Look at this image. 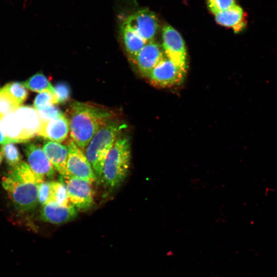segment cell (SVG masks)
<instances>
[{
	"instance_id": "22",
	"label": "cell",
	"mask_w": 277,
	"mask_h": 277,
	"mask_svg": "<svg viewBox=\"0 0 277 277\" xmlns=\"http://www.w3.org/2000/svg\"><path fill=\"white\" fill-rule=\"evenodd\" d=\"M21 105L28 96V92L23 83L15 82L9 83L3 88Z\"/></svg>"
},
{
	"instance_id": "6",
	"label": "cell",
	"mask_w": 277,
	"mask_h": 277,
	"mask_svg": "<svg viewBox=\"0 0 277 277\" xmlns=\"http://www.w3.org/2000/svg\"><path fill=\"white\" fill-rule=\"evenodd\" d=\"M187 71L165 56L152 70L148 76L150 82L160 87H170L181 84Z\"/></svg>"
},
{
	"instance_id": "17",
	"label": "cell",
	"mask_w": 277,
	"mask_h": 277,
	"mask_svg": "<svg viewBox=\"0 0 277 277\" xmlns=\"http://www.w3.org/2000/svg\"><path fill=\"white\" fill-rule=\"evenodd\" d=\"M0 128L4 135L15 143L26 142L29 141L14 112L0 116Z\"/></svg>"
},
{
	"instance_id": "2",
	"label": "cell",
	"mask_w": 277,
	"mask_h": 277,
	"mask_svg": "<svg viewBox=\"0 0 277 277\" xmlns=\"http://www.w3.org/2000/svg\"><path fill=\"white\" fill-rule=\"evenodd\" d=\"M42 182L24 161L11 168L2 179L3 188L16 208L22 212L30 211L37 206L38 187Z\"/></svg>"
},
{
	"instance_id": "28",
	"label": "cell",
	"mask_w": 277,
	"mask_h": 277,
	"mask_svg": "<svg viewBox=\"0 0 277 277\" xmlns=\"http://www.w3.org/2000/svg\"><path fill=\"white\" fill-rule=\"evenodd\" d=\"M54 88L58 103H64L69 99L70 90L68 84L64 82H60L56 84Z\"/></svg>"
},
{
	"instance_id": "30",
	"label": "cell",
	"mask_w": 277,
	"mask_h": 277,
	"mask_svg": "<svg viewBox=\"0 0 277 277\" xmlns=\"http://www.w3.org/2000/svg\"><path fill=\"white\" fill-rule=\"evenodd\" d=\"M3 159V156L2 155L1 152L0 151V165L2 162Z\"/></svg>"
},
{
	"instance_id": "24",
	"label": "cell",
	"mask_w": 277,
	"mask_h": 277,
	"mask_svg": "<svg viewBox=\"0 0 277 277\" xmlns=\"http://www.w3.org/2000/svg\"><path fill=\"white\" fill-rule=\"evenodd\" d=\"M58 104V100L55 94L50 91H44L39 93L35 98L33 106L38 110L45 107Z\"/></svg>"
},
{
	"instance_id": "12",
	"label": "cell",
	"mask_w": 277,
	"mask_h": 277,
	"mask_svg": "<svg viewBox=\"0 0 277 277\" xmlns=\"http://www.w3.org/2000/svg\"><path fill=\"white\" fill-rule=\"evenodd\" d=\"M77 215V209L71 203L67 206H63L50 202L42 206L40 219L47 223L61 225L73 220Z\"/></svg>"
},
{
	"instance_id": "5",
	"label": "cell",
	"mask_w": 277,
	"mask_h": 277,
	"mask_svg": "<svg viewBox=\"0 0 277 277\" xmlns=\"http://www.w3.org/2000/svg\"><path fill=\"white\" fill-rule=\"evenodd\" d=\"M162 46L165 56L182 69L187 71L185 44L180 33L171 26L165 25L162 31Z\"/></svg>"
},
{
	"instance_id": "27",
	"label": "cell",
	"mask_w": 277,
	"mask_h": 277,
	"mask_svg": "<svg viewBox=\"0 0 277 277\" xmlns=\"http://www.w3.org/2000/svg\"><path fill=\"white\" fill-rule=\"evenodd\" d=\"M51 181H44L41 183L38 187V203L43 206L49 201L51 192Z\"/></svg>"
},
{
	"instance_id": "29",
	"label": "cell",
	"mask_w": 277,
	"mask_h": 277,
	"mask_svg": "<svg viewBox=\"0 0 277 277\" xmlns=\"http://www.w3.org/2000/svg\"><path fill=\"white\" fill-rule=\"evenodd\" d=\"M11 142L14 143L4 135L0 128V145H4Z\"/></svg>"
},
{
	"instance_id": "31",
	"label": "cell",
	"mask_w": 277,
	"mask_h": 277,
	"mask_svg": "<svg viewBox=\"0 0 277 277\" xmlns=\"http://www.w3.org/2000/svg\"><path fill=\"white\" fill-rule=\"evenodd\" d=\"M1 89L0 88V91H1Z\"/></svg>"
},
{
	"instance_id": "20",
	"label": "cell",
	"mask_w": 277,
	"mask_h": 277,
	"mask_svg": "<svg viewBox=\"0 0 277 277\" xmlns=\"http://www.w3.org/2000/svg\"><path fill=\"white\" fill-rule=\"evenodd\" d=\"M55 202L63 206H67L70 204L65 183L60 181H51L49 202Z\"/></svg>"
},
{
	"instance_id": "14",
	"label": "cell",
	"mask_w": 277,
	"mask_h": 277,
	"mask_svg": "<svg viewBox=\"0 0 277 277\" xmlns=\"http://www.w3.org/2000/svg\"><path fill=\"white\" fill-rule=\"evenodd\" d=\"M69 132V122L67 116H62L47 121L41 122L37 135L51 141L61 143Z\"/></svg>"
},
{
	"instance_id": "8",
	"label": "cell",
	"mask_w": 277,
	"mask_h": 277,
	"mask_svg": "<svg viewBox=\"0 0 277 277\" xmlns=\"http://www.w3.org/2000/svg\"><path fill=\"white\" fill-rule=\"evenodd\" d=\"M64 180L69 202L77 211H85L91 209L94 204L91 183L72 176Z\"/></svg>"
},
{
	"instance_id": "9",
	"label": "cell",
	"mask_w": 277,
	"mask_h": 277,
	"mask_svg": "<svg viewBox=\"0 0 277 277\" xmlns=\"http://www.w3.org/2000/svg\"><path fill=\"white\" fill-rule=\"evenodd\" d=\"M125 23L146 43L154 40L159 27L156 15L147 9L136 11L129 15Z\"/></svg>"
},
{
	"instance_id": "11",
	"label": "cell",
	"mask_w": 277,
	"mask_h": 277,
	"mask_svg": "<svg viewBox=\"0 0 277 277\" xmlns=\"http://www.w3.org/2000/svg\"><path fill=\"white\" fill-rule=\"evenodd\" d=\"M165 56L162 45L154 40L146 43L133 61L141 73L147 78Z\"/></svg>"
},
{
	"instance_id": "10",
	"label": "cell",
	"mask_w": 277,
	"mask_h": 277,
	"mask_svg": "<svg viewBox=\"0 0 277 277\" xmlns=\"http://www.w3.org/2000/svg\"><path fill=\"white\" fill-rule=\"evenodd\" d=\"M28 164L34 173L42 181L54 175L55 169L47 157L43 148L30 143L24 148Z\"/></svg>"
},
{
	"instance_id": "1",
	"label": "cell",
	"mask_w": 277,
	"mask_h": 277,
	"mask_svg": "<svg viewBox=\"0 0 277 277\" xmlns=\"http://www.w3.org/2000/svg\"><path fill=\"white\" fill-rule=\"evenodd\" d=\"M67 113L71 139L82 150L86 149L97 131L115 117L109 109L79 102H73Z\"/></svg>"
},
{
	"instance_id": "19",
	"label": "cell",
	"mask_w": 277,
	"mask_h": 277,
	"mask_svg": "<svg viewBox=\"0 0 277 277\" xmlns=\"http://www.w3.org/2000/svg\"><path fill=\"white\" fill-rule=\"evenodd\" d=\"M24 86L33 92L50 91L55 94L54 87L47 77L42 73H37L23 82Z\"/></svg>"
},
{
	"instance_id": "7",
	"label": "cell",
	"mask_w": 277,
	"mask_h": 277,
	"mask_svg": "<svg viewBox=\"0 0 277 277\" xmlns=\"http://www.w3.org/2000/svg\"><path fill=\"white\" fill-rule=\"evenodd\" d=\"M67 169L71 176L92 183L96 180L93 168L83 150L71 140L67 144Z\"/></svg>"
},
{
	"instance_id": "18",
	"label": "cell",
	"mask_w": 277,
	"mask_h": 277,
	"mask_svg": "<svg viewBox=\"0 0 277 277\" xmlns=\"http://www.w3.org/2000/svg\"><path fill=\"white\" fill-rule=\"evenodd\" d=\"M122 33L126 50L133 60L146 42L125 22L122 26Z\"/></svg>"
},
{
	"instance_id": "3",
	"label": "cell",
	"mask_w": 277,
	"mask_h": 277,
	"mask_svg": "<svg viewBox=\"0 0 277 277\" xmlns=\"http://www.w3.org/2000/svg\"><path fill=\"white\" fill-rule=\"evenodd\" d=\"M131 160L130 142L121 135L109 152L104 165L101 182L109 191L117 189L128 175Z\"/></svg>"
},
{
	"instance_id": "23",
	"label": "cell",
	"mask_w": 277,
	"mask_h": 277,
	"mask_svg": "<svg viewBox=\"0 0 277 277\" xmlns=\"http://www.w3.org/2000/svg\"><path fill=\"white\" fill-rule=\"evenodd\" d=\"M21 105L6 90L0 91V116L14 112Z\"/></svg>"
},
{
	"instance_id": "15",
	"label": "cell",
	"mask_w": 277,
	"mask_h": 277,
	"mask_svg": "<svg viewBox=\"0 0 277 277\" xmlns=\"http://www.w3.org/2000/svg\"><path fill=\"white\" fill-rule=\"evenodd\" d=\"M214 15L217 24L231 29L236 33L243 31L247 26V14L238 5Z\"/></svg>"
},
{
	"instance_id": "26",
	"label": "cell",
	"mask_w": 277,
	"mask_h": 277,
	"mask_svg": "<svg viewBox=\"0 0 277 277\" xmlns=\"http://www.w3.org/2000/svg\"><path fill=\"white\" fill-rule=\"evenodd\" d=\"M37 110L41 122L56 119L65 114L54 105L48 106Z\"/></svg>"
},
{
	"instance_id": "21",
	"label": "cell",
	"mask_w": 277,
	"mask_h": 277,
	"mask_svg": "<svg viewBox=\"0 0 277 277\" xmlns=\"http://www.w3.org/2000/svg\"><path fill=\"white\" fill-rule=\"evenodd\" d=\"M1 152L7 164L14 168L22 162V156L14 143L4 144L1 147Z\"/></svg>"
},
{
	"instance_id": "13",
	"label": "cell",
	"mask_w": 277,
	"mask_h": 277,
	"mask_svg": "<svg viewBox=\"0 0 277 277\" xmlns=\"http://www.w3.org/2000/svg\"><path fill=\"white\" fill-rule=\"evenodd\" d=\"M43 149L55 170L64 179L71 176L67 169L68 156L67 146L61 143L48 141L44 144Z\"/></svg>"
},
{
	"instance_id": "4",
	"label": "cell",
	"mask_w": 277,
	"mask_h": 277,
	"mask_svg": "<svg viewBox=\"0 0 277 277\" xmlns=\"http://www.w3.org/2000/svg\"><path fill=\"white\" fill-rule=\"evenodd\" d=\"M125 125L115 117L102 126L85 149V155L101 182L107 156L116 140L121 135Z\"/></svg>"
},
{
	"instance_id": "25",
	"label": "cell",
	"mask_w": 277,
	"mask_h": 277,
	"mask_svg": "<svg viewBox=\"0 0 277 277\" xmlns=\"http://www.w3.org/2000/svg\"><path fill=\"white\" fill-rule=\"evenodd\" d=\"M207 7L214 15L236 5L235 0H207Z\"/></svg>"
},
{
	"instance_id": "16",
	"label": "cell",
	"mask_w": 277,
	"mask_h": 277,
	"mask_svg": "<svg viewBox=\"0 0 277 277\" xmlns=\"http://www.w3.org/2000/svg\"><path fill=\"white\" fill-rule=\"evenodd\" d=\"M14 113L28 140L37 135L41 120L34 107L20 106Z\"/></svg>"
}]
</instances>
